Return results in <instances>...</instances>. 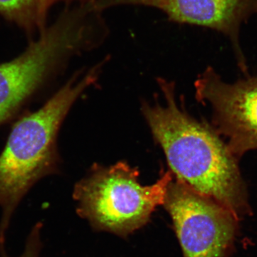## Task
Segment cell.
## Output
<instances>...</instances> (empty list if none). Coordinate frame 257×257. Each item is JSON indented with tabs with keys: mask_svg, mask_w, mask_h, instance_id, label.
<instances>
[{
	"mask_svg": "<svg viewBox=\"0 0 257 257\" xmlns=\"http://www.w3.org/2000/svg\"><path fill=\"white\" fill-rule=\"evenodd\" d=\"M164 104L144 103V116L177 180L229 209L238 219L248 204L238 159L215 130L179 107L175 87L160 80Z\"/></svg>",
	"mask_w": 257,
	"mask_h": 257,
	"instance_id": "obj_1",
	"label": "cell"
},
{
	"mask_svg": "<svg viewBox=\"0 0 257 257\" xmlns=\"http://www.w3.org/2000/svg\"><path fill=\"white\" fill-rule=\"evenodd\" d=\"M102 64L74 74L42 107L13 126L0 155V244L17 208L42 179L59 172L57 138L74 102L97 79Z\"/></svg>",
	"mask_w": 257,
	"mask_h": 257,
	"instance_id": "obj_2",
	"label": "cell"
},
{
	"mask_svg": "<svg viewBox=\"0 0 257 257\" xmlns=\"http://www.w3.org/2000/svg\"><path fill=\"white\" fill-rule=\"evenodd\" d=\"M94 3L69 5L26 50L0 63V126L46 89L72 56L104 41L109 28Z\"/></svg>",
	"mask_w": 257,
	"mask_h": 257,
	"instance_id": "obj_3",
	"label": "cell"
},
{
	"mask_svg": "<svg viewBox=\"0 0 257 257\" xmlns=\"http://www.w3.org/2000/svg\"><path fill=\"white\" fill-rule=\"evenodd\" d=\"M172 179V172H167L156 183L143 186L138 169L126 162L94 165L74 186L77 214L96 230L125 237L145 226L163 205Z\"/></svg>",
	"mask_w": 257,
	"mask_h": 257,
	"instance_id": "obj_4",
	"label": "cell"
},
{
	"mask_svg": "<svg viewBox=\"0 0 257 257\" xmlns=\"http://www.w3.org/2000/svg\"><path fill=\"white\" fill-rule=\"evenodd\" d=\"M164 206L173 221L184 257H225L239 219L210 198L172 179Z\"/></svg>",
	"mask_w": 257,
	"mask_h": 257,
	"instance_id": "obj_5",
	"label": "cell"
},
{
	"mask_svg": "<svg viewBox=\"0 0 257 257\" xmlns=\"http://www.w3.org/2000/svg\"><path fill=\"white\" fill-rule=\"evenodd\" d=\"M196 97L210 106L216 132L237 159L257 150V76L231 83L209 67L195 82Z\"/></svg>",
	"mask_w": 257,
	"mask_h": 257,
	"instance_id": "obj_6",
	"label": "cell"
},
{
	"mask_svg": "<svg viewBox=\"0 0 257 257\" xmlns=\"http://www.w3.org/2000/svg\"><path fill=\"white\" fill-rule=\"evenodd\" d=\"M99 9L138 6L160 10L172 23L195 25L215 30L232 43L240 68L246 64L239 43L243 24L257 15V0H96Z\"/></svg>",
	"mask_w": 257,
	"mask_h": 257,
	"instance_id": "obj_7",
	"label": "cell"
},
{
	"mask_svg": "<svg viewBox=\"0 0 257 257\" xmlns=\"http://www.w3.org/2000/svg\"><path fill=\"white\" fill-rule=\"evenodd\" d=\"M55 5L56 0H0V16L28 36L37 37L48 26L49 13Z\"/></svg>",
	"mask_w": 257,
	"mask_h": 257,
	"instance_id": "obj_8",
	"label": "cell"
},
{
	"mask_svg": "<svg viewBox=\"0 0 257 257\" xmlns=\"http://www.w3.org/2000/svg\"><path fill=\"white\" fill-rule=\"evenodd\" d=\"M42 227L43 224L41 221L34 225L27 238L24 251L18 257H40L43 247L42 241ZM0 257H10L7 252L5 244H0Z\"/></svg>",
	"mask_w": 257,
	"mask_h": 257,
	"instance_id": "obj_9",
	"label": "cell"
},
{
	"mask_svg": "<svg viewBox=\"0 0 257 257\" xmlns=\"http://www.w3.org/2000/svg\"><path fill=\"white\" fill-rule=\"evenodd\" d=\"M69 4H77V3H92L95 0H66Z\"/></svg>",
	"mask_w": 257,
	"mask_h": 257,
	"instance_id": "obj_10",
	"label": "cell"
}]
</instances>
